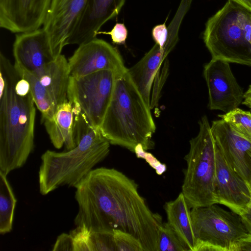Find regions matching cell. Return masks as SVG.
I'll list each match as a JSON object with an SVG mask.
<instances>
[{"instance_id": "cell-36", "label": "cell", "mask_w": 251, "mask_h": 251, "mask_svg": "<svg viewBox=\"0 0 251 251\" xmlns=\"http://www.w3.org/2000/svg\"><path fill=\"white\" fill-rule=\"evenodd\" d=\"M251 10V0H232Z\"/></svg>"}, {"instance_id": "cell-13", "label": "cell", "mask_w": 251, "mask_h": 251, "mask_svg": "<svg viewBox=\"0 0 251 251\" xmlns=\"http://www.w3.org/2000/svg\"><path fill=\"white\" fill-rule=\"evenodd\" d=\"M52 0H0V26L15 33L43 26Z\"/></svg>"}, {"instance_id": "cell-25", "label": "cell", "mask_w": 251, "mask_h": 251, "mask_svg": "<svg viewBox=\"0 0 251 251\" xmlns=\"http://www.w3.org/2000/svg\"><path fill=\"white\" fill-rule=\"evenodd\" d=\"M116 251H145L140 241L129 233L113 230Z\"/></svg>"}, {"instance_id": "cell-17", "label": "cell", "mask_w": 251, "mask_h": 251, "mask_svg": "<svg viewBox=\"0 0 251 251\" xmlns=\"http://www.w3.org/2000/svg\"><path fill=\"white\" fill-rule=\"evenodd\" d=\"M53 146L67 150L76 145L75 108L68 99L58 105L52 118L43 121Z\"/></svg>"}, {"instance_id": "cell-35", "label": "cell", "mask_w": 251, "mask_h": 251, "mask_svg": "<svg viewBox=\"0 0 251 251\" xmlns=\"http://www.w3.org/2000/svg\"><path fill=\"white\" fill-rule=\"evenodd\" d=\"M242 104L251 109V85L249 86L248 90L244 93Z\"/></svg>"}, {"instance_id": "cell-15", "label": "cell", "mask_w": 251, "mask_h": 251, "mask_svg": "<svg viewBox=\"0 0 251 251\" xmlns=\"http://www.w3.org/2000/svg\"><path fill=\"white\" fill-rule=\"evenodd\" d=\"M14 63L36 76H39L55 58L43 28L17 33L13 45Z\"/></svg>"}, {"instance_id": "cell-10", "label": "cell", "mask_w": 251, "mask_h": 251, "mask_svg": "<svg viewBox=\"0 0 251 251\" xmlns=\"http://www.w3.org/2000/svg\"><path fill=\"white\" fill-rule=\"evenodd\" d=\"M210 110L228 113L238 108L244 100L243 89L234 76L229 63L213 59L204 68Z\"/></svg>"}, {"instance_id": "cell-8", "label": "cell", "mask_w": 251, "mask_h": 251, "mask_svg": "<svg viewBox=\"0 0 251 251\" xmlns=\"http://www.w3.org/2000/svg\"><path fill=\"white\" fill-rule=\"evenodd\" d=\"M116 74L110 70L70 77L67 98L94 128L100 129L112 97Z\"/></svg>"}, {"instance_id": "cell-1", "label": "cell", "mask_w": 251, "mask_h": 251, "mask_svg": "<svg viewBox=\"0 0 251 251\" xmlns=\"http://www.w3.org/2000/svg\"><path fill=\"white\" fill-rule=\"evenodd\" d=\"M75 188L76 226L90 231L121 230L138 239L145 251H156L162 218L150 209L133 179L115 169L100 167Z\"/></svg>"}, {"instance_id": "cell-9", "label": "cell", "mask_w": 251, "mask_h": 251, "mask_svg": "<svg viewBox=\"0 0 251 251\" xmlns=\"http://www.w3.org/2000/svg\"><path fill=\"white\" fill-rule=\"evenodd\" d=\"M70 77H78L103 70L116 74L126 68L118 50L97 37L78 46L68 59Z\"/></svg>"}, {"instance_id": "cell-18", "label": "cell", "mask_w": 251, "mask_h": 251, "mask_svg": "<svg viewBox=\"0 0 251 251\" xmlns=\"http://www.w3.org/2000/svg\"><path fill=\"white\" fill-rule=\"evenodd\" d=\"M167 57L163 50L155 43L137 63L127 69L132 81L150 106L152 83Z\"/></svg>"}, {"instance_id": "cell-12", "label": "cell", "mask_w": 251, "mask_h": 251, "mask_svg": "<svg viewBox=\"0 0 251 251\" xmlns=\"http://www.w3.org/2000/svg\"><path fill=\"white\" fill-rule=\"evenodd\" d=\"M215 146L217 203L240 215L251 201V186L233 169Z\"/></svg>"}, {"instance_id": "cell-23", "label": "cell", "mask_w": 251, "mask_h": 251, "mask_svg": "<svg viewBox=\"0 0 251 251\" xmlns=\"http://www.w3.org/2000/svg\"><path fill=\"white\" fill-rule=\"evenodd\" d=\"M236 134L251 142V113L239 108L218 115Z\"/></svg>"}, {"instance_id": "cell-21", "label": "cell", "mask_w": 251, "mask_h": 251, "mask_svg": "<svg viewBox=\"0 0 251 251\" xmlns=\"http://www.w3.org/2000/svg\"><path fill=\"white\" fill-rule=\"evenodd\" d=\"M14 65L21 75L28 82L36 107L41 113L42 121L52 118L57 107L38 78L19 64L14 63Z\"/></svg>"}, {"instance_id": "cell-30", "label": "cell", "mask_w": 251, "mask_h": 251, "mask_svg": "<svg viewBox=\"0 0 251 251\" xmlns=\"http://www.w3.org/2000/svg\"><path fill=\"white\" fill-rule=\"evenodd\" d=\"M100 34L109 35L113 43L121 45L125 43L128 31L124 24L117 23L110 31L108 32L99 31L97 33V35Z\"/></svg>"}, {"instance_id": "cell-14", "label": "cell", "mask_w": 251, "mask_h": 251, "mask_svg": "<svg viewBox=\"0 0 251 251\" xmlns=\"http://www.w3.org/2000/svg\"><path fill=\"white\" fill-rule=\"evenodd\" d=\"M216 146L233 169L251 186V142L234 132L222 119L211 126Z\"/></svg>"}, {"instance_id": "cell-3", "label": "cell", "mask_w": 251, "mask_h": 251, "mask_svg": "<svg viewBox=\"0 0 251 251\" xmlns=\"http://www.w3.org/2000/svg\"><path fill=\"white\" fill-rule=\"evenodd\" d=\"M76 145L63 152L47 150L41 156L39 191L46 195L58 187H75L110 151V143L75 108Z\"/></svg>"}, {"instance_id": "cell-4", "label": "cell", "mask_w": 251, "mask_h": 251, "mask_svg": "<svg viewBox=\"0 0 251 251\" xmlns=\"http://www.w3.org/2000/svg\"><path fill=\"white\" fill-rule=\"evenodd\" d=\"M151 109L126 68L116 75L111 100L100 130L110 144L133 152L139 144L146 151L151 149L156 126Z\"/></svg>"}, {"instance_id": "cell-26", "label": "cell", "mask_w": 251, "mask_h": 251, "mask_svg": "<svg viewBox=\"0 0 251 251\" xmlns=\"http://www.w3.org/2000/svg\"><path fill=\"white\" fill-rule=\"evenodd\" d=\"M91 251H116L113 232L90 231Z\"/></svg>"}, {"instance_id": "cell-5", "label": "cell", "mask_w": 251, "mask_h": 251, "mask_svg": "<svg viewBox=\"0 0 251 251\" xmlns=\"http://www.w3.org/2000/svg\"><path fill=\"white\" fill-rule=\"evenodd\" d=\"M212 58L251 66V10L228 0L205 24L203 35Z\"/></svg>"}, {"instance_id": "cell-27", "label": "cell", "mask_w": 251, "mask_h": 251, "mask_svg": "<svg viewBox=\"0 0 251 251\" xmlns=\"http://www.w3.org/2000/svg\"><path fill=\"white\" fill-rule=\"evenodd\" d=\"M90 233V231L83 226H76L70 231L73 240L74 251H91Z\"/></svg>"}, {"instance_id": "cell-2", "label": "cell", "mask_w": 251, "mask_h": 251, "mask_svg": "<svg viewBox=\"0 0 251 251\" xmlns=\"http://www.w3.org/2000/svg\"><path fill=\"white\" fill-rule=\"evenodd\" d=\"M28 82L0 54V171L23 166L34 148L36 108Z\"/></svg>"}, {"instance_id": "cell-28", "label": "cell", "mask_w": 251, "mask_h": 251, "mask_svg": "<svg viewBox=\"0 0 251 251\" xmlns=\"http://www.w3.org/2000/svg\"><path fill=\"white\" fill-rule=\"evenodd\" d=\"M134 152L137 158L145 159L155 170L157 175H161L166 171V164L161 163L153 154L147 151L141 144H139L135 146Z\"/></svg>"}, {"instance_id": "cell-22", "label": "cell", "mask_w": 251, "mask_h": 251, "mask_svg": "<svg viewBox=\"0 0 251 251\" xmlns=\"http://www.w3.org/2000/svg\"><path fill=\"white\" fill-rule=\"evenodd\" d=\"M6 175L0 171V233L5 234L12 230L17 200Z\"/></svg>"}, {"instance_id": "cell-32", "label": "cell", "mask_w": 251, "mask_h": 251, "mask_svg": "<svg viewBox=\"0 0 251 251\" xmlns=\"http://www.w3.org/2000/svg\"><path fill=\"white\" fill-rule=\"evenodd\" d=\"M52 251H74L73 240L70 234L63 233L59 235L57 238Z\"/></svg>"}, {"instance_id": "cell-24", "label": "cell", "mask_w": 251, "mask_h": 251, "mask_svg": "<svg viewBox=\"0 0 251 251\" xmlns=\"http://www.w3.org/2000/svg\"><path fill=\"white\" fill-rule=\"evenodd\" d=\"M155 251H186L167 222L163 223L159 229Z\"/></svg>"}, {"instance_id": "cell-29", "label": "cell", "mask_w": 251, "mask_h": 251, "mask_svg": "<svg viewBox=\"0 0 251 251\" xmlns=\"http://www.w3.org/2000/svg\"><path fill=\"white\" fill-rule=\"evenodd\" d=\"M163 65L162 69H161L160 67L157 72L154 80V85L151 96V109H152L154 106L157 105L161 88L167 77L169 70L168 61H165Z\"/></svg>"}, {"instance_id": "cell-11", "label": "cell", "mask_w": 251, "mask_h": 251, "mask_svg": "<svg viewBox=\"0 0 251 251\" xmlns=\"http://www.w3.org/2000/svg\"><path fill=\"white\" fill-rule=\"evenodd\" d=\"M88 0H52L43 28L46 32L53 56L63 48L80 21Z\"/></svg>"}, {"instance_id": "cell-34", "label": "cell", "mask_w": 251, "mask_h": 251, "mask_svg": "<svg viewBox=\"0 0 251 251\" xmlns=\"http://www.w3.org/2000/svg\"><path fill=\"white\" fill-rule=\"evenodd\" d=\"M240 216L248 232L251 234V201Z\"/></svg>"}, {"instance_id": "cell-16", "label": "cell", "mask_w": 251, "mask_h": 251, "mask_svg": "<svg viewBox=\"0 0 251 251\" xmlns=\"http://www.w3.org/2000/svg\"><path fill=\"white\" fill-rule=\"evenodd\" d=\"M126 0H88L68 45H80L97 36V33L107 21L120 12Z\"/></svg>"}, {"instance_id": "cell-31", "label": "cell", "mask_w": 251, "mask_h": 251, "mask_svg": "<svg viewBox=\"0 0 251 251\" xmlns=\"http://www.w3.org/2000/svg\"><path fill=\"white\" fill-rule=\"evenodd\" d=\"M152 36L155 44L162 49L168 39V29L165 22L153 27L151 31Z\"/></svg>"}, {"instance_id": "cell-6", "label": "cell", "mask_w": 251, "mask_h": 251, "mask_svg": "<svg viewBox=\"0 0 251 251\" xmlns=\"http://www.w3.org/2000/svg\"><path fill=\"white\" fill-rule=\"evenodd\" d=\"M199 131L190 140L184 157L187 167L182 185L190 208L218 204L215 193L216 146L207 117L199 122Z\"/></svg>"}, {"instance_id": "cell-20", "label": "cell", "mask_w": 251, "mask_h": 251, "mask_svg": "<svg viewBox=\"0 0 251 251\" xmlns=\"http://www.w3.org/2000/svg\"><path fill=\"white\" fill-rule=\"evenodd\" d=\"M36 77L57 107L68 99L70 74L68 60L64 55L61 54L53 59Z\"/></svg>"}, {"instance_id": "cell-7", "label": "cell", "mask_w": 251, "mask_h": 251, "mask_svg": "<svg viewBox=\"0 0 251 251\" xmlns=\"http://www.w3.org/2000/svg\"><path fill=\"white\" fill-rule=\"evenodd\" d=\"M190 213L196 239L194 251H234L248 233L240 215L217 204L192 208Z\"/></svg>"}, {"instance_id": "cell-19", "label": "cell", "mask_w": 251, "mask_h": 251, "mask_svg": "<svg viewBox=\"0 0 251 251\" xmlns=\"http://www.w3.org/2000/svg\"><path fill=\"white\" fill-rule=\"evenodd\" d=\"M164 208L167 223L176 233L186 251H194L196 244L190 210L182 192L177 198L167 202Z\"/></svg>"}, {"instance_id": "cell-33", "label": "cell", "mask_w": 251, "mask_h": 251, "mask_svg": "<svg viewBox=\"0 0 251 251\" xmlns=\"http://www.w3.org/2000/svg\"><path fill=\"white\" fill-rule=\"evenodd\" d=\"M251 251V234L248 233L236 243L234 251Z\"/></svg>"}]
</instances>
